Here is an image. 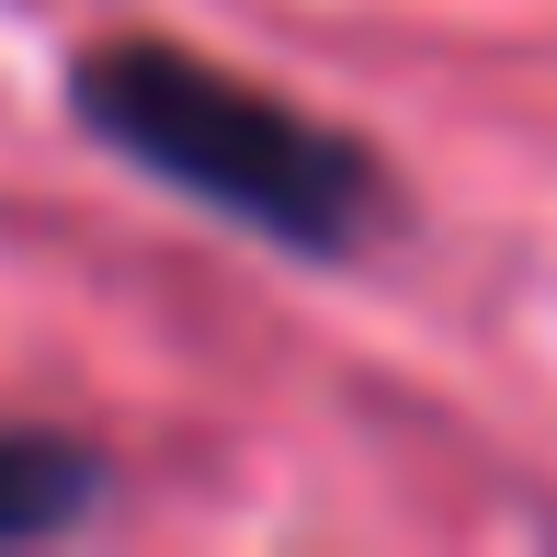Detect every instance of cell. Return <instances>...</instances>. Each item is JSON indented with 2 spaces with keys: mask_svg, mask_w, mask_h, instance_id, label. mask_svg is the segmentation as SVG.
<instances>
[{
  "mask_svg": "<svg viewBox=\"0 0 557 557\" xmlns=\"http://www.w3.org/2000/svg\"><path fill=\"white\" fill-rule=\"evenodd\" d=\"M69 103H81V125L114 160H137L148 183H171L183 206L250 227V239H273V250L342 262V250H364L375 216H387V171H375L342 125H319L308 103H285V91L239 81V69H216V58H194V46L114 35V46H91V58L69 69Z\"/></svg>",
  "mask_w": 557,
  "mask_h": 557,
  "instance_id": "obj_1",
  "label": "cell"
},
{
  "mask_svg": "<svg viewBox=\"0 0 557 557\" xmlns=\"http://www.w3.org/2000/svg\"><path fill=\"white\" fill-rule=\"evenodd\" d=\"M103 500V455L69 433H0V546L69 535V523Z\"/></svg>",
  "mask_w": 557,
  "mask_h": 557,
  "instance_id": "obj_2",
  "label": "cell"
}]
</instances>
